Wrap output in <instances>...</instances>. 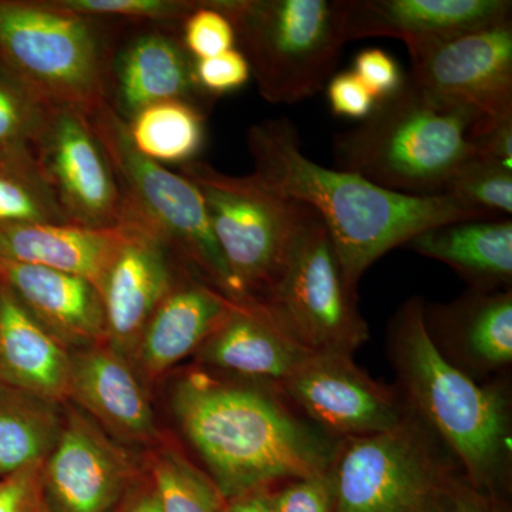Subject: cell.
<instances>
[{
  "mask_svg": "<svg viewBox=\"0 0 512 512\" xmlns=\"http://www.w3.org/2000/svg\"><path fill=\"white\" fill-rule=\"evenodd\" d=\"M254 177L266 190L299 202L328 229L346 284L357 293L360 278L377 259L439 225L494 220L450 197H412L370 183L360 175L332 170L303 154L298 130L288 119L256 123L247 133Z\"/></svg>",
  "mask_w": 512,
  "mask_h": 512,
  "instance_id": "6da1fadb",
  "label": "cell"
},
{
  "mask_svg": "<svg viewBox=\"0 0 512 512\" xmlns=\"http://www.w3.org/2000/svg\"><path fill=\"white\" fill-rule=\"evenodd\" d=\"M171 409L228 501L278 481L328 473L338 444L264 384L191 372L175 383Z\"/></svg>",
  "mask_w": 512,
  "mask_h": 512,
  "instance_id": "7a4b0ae2",
  "label": "cell"
},
{
  "mask_svg": "<svg viewBox=\"0 0 512 512\" xmlns=\"http://www.w3.org/2000/svg\"><path fill=\"white\" fill-rule=\"evenodd\" d=\"M424 303L404 302L390 326L392 363L406 403L457 458L468 483L503 498L511 451L507 393L478 384L450 360L430 335Z\"/></svg>",
  "mask_w": 512,
  "mask_h": 512,
  "instance_id": "3957f363",
  "label": "cell"
},
{
  "mask_svg": "<svg viewBox=\"0 0 512 512\" xmlns=\"http://www.w3.org/2000/svg\"><path fill=\"white\" fill-rule=\"evenodd\" d=\"M478 111L421 89L409 76L377 101L359 126L335 137L339 170L412 197H437L451 175L476 156Z\"/></svg>",
  "mask_w": 512,
  "mask_h": 512,
  "instance_id": "277c9868",
  "label": "cell"
},
{
  "mask_svg": "<svg viewBox=\"0 0 512 512\" xmlns=\"http://www.w3.org/2000/svg\"><path fill=\"white\" fill-rule=\"evenodd\" d=\"M87 114L123 197L121 224L160 241L192 274L238 305H254L232 275L212 232L201 192L190 180L141 156L126 124L101 103Z\"/></svg>",
  "mask_w": 512,
  "mask_h": 512,
  "instance_id": "5b68a950",
  "label": "cell"
},
{
  "mask_svg": "<svg viewBox=\"0 0 512 512\" xmlns=\"http://www.w3.org/2000/svg\"><path fill=\"white\" fill-rule=\"evenodd\" d=\"M121 25L70 12L55 0H0V60L50 106L89 113L104 103Z\"/></svg>",
  "mask_w": 512,
  "mask_h": 512,
  "instance_id": "8992f818",
  "label": "cell"
},
{
  "mask_svg": "<svg viewBox=\"0 0 512 512\" xmlns=\"http://www.w3.org/2000/svg\"><path fill=\"white\" fill-rule=\"evenodd\" d=\"M237 36L259 93L274 104L315 96L338 66L342 0H211Z\"/></svg>",
  "mask_w": 512,
  "mask_h": 512,
  "instance_id": "52a82bcc",
  "label": "cell"
},
{
  "mask_svg": "<svg viewBox=\"0 0 512 512\" xmlns=\"http://www.w3.org/2000/svg\"><path fill=\"white\" fill-rule=\"evenodd\" d=\"M413 410L392 430L343 439L329 467L335 512H430L458 476Z\"/></svg>",
  "mask_w": 512,
  "mask_h": 512,
  "instance_id": "ba28073f",
  "label": "cell"
},
{
  "mask_svg": "<svg viewBox=\"0 0 512 512\" xmlns=\"http://www.w3.org/2000/svg\"><path fill=\"white\" fill-rule=\"evenodd\" d=\"M178 173L201 192L218 247L242 291L261 303L309 208L266 190L252 174L234 177L197 160L178 167Z\"/></svg>",
  "mask_w": 512,
  "mask_h": 512,
  "instance_id": "9c48e42d",
  "label": "cell"
},
{
  "mask_svg": "<svg viewBox=\"0 0 512 512\" xmlns=\"http://www.w3.org/2000/svg\"><path fill=\"white\" fill-rule=\"evenodd\" d=\"M259 305L312 353L352 356L369 339L323 221L309 208L281 274Z\"/></svg>",
  "mask_w": 512,
  "mask_h": 512,
  "instance_id": "30bf717a",
  "label": "cell"
},
{
  "mask_svg": "<svg viewBox=\"0 0 512 512\" xmlns=\"http://www.w3.org/2000/svg\"><path fill=\"white\" fill-rule=\"evenodd\" d=\"M146 476L143 457L114 440L73 403L43 463V497L52 512H117Z\"/></svg>",
  "mask_w": 512,
  "mask_h": 512,
  "instance_id": "8fae6325",
  "label": "cell"
},
{
  "mask_svg": "<svg viewBox=\"0 0 512 512\" xmlns=\"http://www.w3.org/2000/svg\"><path fill=\"white\" fill-rule=\"evenodd\" d=\"M37 165L67 222L89 228L120 227L119 183L86 113L50 106L37 146Z\"/></svg>",
  "mask_w": 512,
  "mask_h": 512,
  "instance_id": "7c38bea8",
  "label": "cell"
},
{
  "mask_svg": "<svg viewBox=\"0 0 512 512\" xmlns=\"http://www.w3.org/2000/svg\"><path fill=\"white\" fill-rule=\"evenodd\" d=\"M326 436L340 439L392 430L410 413L409 404L377 383L352 356L311 353L279 387Z\"/></svg>",
  "mask_w": 512,
  "mask_h": 512,
  "instance_id": "4fadbf2b",
  "label": "cell"
},
{
  "mask_svg": "<svg viewBox=\"0 0 512 512\" xmlns=\"http://www.w3.org/2000/svg\"><path fill=\"white\" fill-rule=\"evenodd\" d=\"M168 100L187 101L204 113L211 109L212 100L195 83L181 25H121L107 64L104 103L127 123L138 111Z\"/></svg>",
  "mask_w": 512,
  "mask_h": 512,
  "instance_id": "5bb4252c",
  "label": "cell"
},
{
  "mask_svg": "<svg viewBox=\"0 0 512 512\" xmlns=\"http://www.w3.org/2000/svg\"><path fill=\"white\" fill-rule=\"evenodd\" d=\"M410 59L409 77L426 92L487 119L512 117V19L453 37Z\"/></svg>",
  "mask_w": 512,
  "mask_h": 512,
  "instance_id": "9a60e30c",
  "label": "cell"
},
{
  "mask_svg": "<svg viewBox=\"0 0 512 512\" xmlns=\"http://www.w3.org/2000/svg\"><path fill=\"white\" fill-rule=\"evenodd\" d=\"M510 0H342L345 42L402 40L413 56L464 33L511 19Z\"/></svg>",
  "mask_w": 512,
  "mask_h": 512,
  "instance_id": "2e32d148",
  "label": "cell"
},
{
  "mask_svg": "<svg viewBox=\"0 0 512 512\" xmlns=\"http://www.w3.org/2000/svg\"><path fill=\"white\" fill-rule=\"evenodd\" d=\"M69 402L124 446L150 448L163 439L136 369L107 342L73 350Z\"/></svg>",
  "mask_w": 512,
  "mask_h": 512,
  "instance_id": "e0dca14e",
  "label": "cell"
},
{
  "mask_svg": "<svg viewBox=\"0 0 512 512\" xmlns=\"http://www.w3.org/2000/svg\"><path fill=\"white\" fill-rule=\"evenodd\" d=\"M121 225L128 228V237L111 265L101 298L106 316V342L133 362L151 316L178 276L190 269L156 238L131 225Z\"/></svg>",
  "mask_w": 512,
  "mask_h": 512,
  "instance_id": "ac0fdd59",
  "label": "cell"
},
{
  "mask_svg": "<svg viewBox=\"0 0 512 512\" xmlns=\"http://www.w3.org/2000/svg\"><path fill=\"white\" fill-rule=\"evenodd\" d=\"M237 305L192 272L184 271L141 335L131 362L138 376L153 382L197 353Z\"/></svg>",
  "mask_w": 512,
  "mask_h": 512,
  "instance_id": "d6986e66",
  "label": "cell"
},
{
  "mask_svg": "<svg viewBox=\"0 0 512 512\" xmlns=\"http://www.w3.org/2000/svg\"><path fill=\"white\" fill-rule=\"evenodd\" d=\"M0 279L70 352L106 342L103 298L86 279L2 259Z\"/></svg>",
  "mask_w": 512,
  "mask_h": 512,
  "instance_id": "ffe728a7",
  "label": "cell"
},
{
  "mask_svg": "<svg viewBox=\"0 0 512 512\" xmlns=\"http://www.w3.org/2000/svg\"><path fill=\"white\" fill-rule=\"evenodd\" d=\"M197 353L201 365L279 390L312 352L255 303L235 306Z\"/></svg>",
  "mask_w": 512,
  "mask_h": 512,
  "instance_id": "44dd1931",
  "label": "cell"
},
{
  "mask_svg": "<svg viewBox=\"0 0 512 512\" xmlns=\"http://www.w3.org/2000/svg\"><path fill=\"white\" fill-rule=\"evenodd\" d=\"M127 237L126 225L116 228H89L70 222L0 225V259L80 276L101 293Z\"/></svg>",
  "mask_w": 512,
  "mask_h": 512,
  "instance_id": "7402d4cb",
  "label": "cell"
},
{
  "mask_svg": "<svg viewBox=\"0 0 512 512\" xmlns=\"http://www.w3.org/2000/svg\"><path fill=\"white\" fill-rule=\"evenodd\" d=\"M72 352L43 328L0 279V384L69 402Z\"/></svg>",
  "mask_w": 512,
  "mask_h": 512,
  "instance_id": "603a6c76",
  "label": "cell"
},
{
  "mask_svg": "<svg viewBox=\"0 0 512 512\" xmlns=\"http://www.w3.org/2000/svg\"><path fill=\"white\" fill-rule=\"evenodd\" d=\"M424 318L431 335L458 348L477 372L504 369L512 362V292L470 291L448 305L427 306Z\"/></svg>",
  "mask_w": 512,
  "mask_h": 512,
  "instance_id": "cb8c5ba5",
  "label": "cell"
},
{
  "mask_svg": "<svg viewBox=\"0 0 512 512\" xmlns=\"http://www.w3.org/2000/svg\"><path fill=\"white\" fill-rule=\"evenodd\" d=\"M404 247L450 266L471 291L510 289L512 281L511 220L450 222L420 232Z\"/></svg>",
  "mask_w": 512,
  "mask_h": 512,
  "instance_id": "d4e9b609",
  "label": "cell"
},
{
  "mask_svg": "<svg viewBox=\"0 0 512 512\" xmlns=\"http://www.w3.org/2000/svg\"><path fill=\"white\" fill-rule=\"evenodd\" d=\"M63 427V404L0 384V478L45 463Z\"/></svg>",
  "mask_w": 512,
  "mask_h": 512,
  "instance_id": "484cf974",
  "label": "cell"
},
{
  "mask_svg": "<svg viewBox=\"0 0 512 512\" xmlns=\"http://www.w3.org/2000/svg\"><path fill=\"white\" fill-rule=\"evenodd\" d=\"M207 113L187 101L168 100L151 104L127 121L131 146L141 156L163 165L191 163L205 140Z\"/></svg>",
  "mask_w": 512,
  "mask_h": 512,
  "instance_id": "4316f807",
  "label": "cell"
},
{
  "mask_svg": "<svg viewBox=\"0 0 512 512\" xmlns=\"http://www.w3.org/2000/svg\"><path fill=\"white\" fill-rule=\"evenodd\" d=\"M143 463L161 512H227L228 500L214 480L170 441L148 448Z\"/></svg>",
  "mask_w": 512,
  "mask_h": 512,
  "instance_id": "83f0119b",
  "label": "cell"
},
{
  "mask_svg": "<svg viewBox=\"0 0 512 512\" xmlns=\"http://www.w3.org/2000/svg\"><path fill=\"white\" fill-rule=\"evenodd\" d=\"M47 104L0 60V165L37 171V146Z\"/></svg>",
  "mask_w": 512,
  "mask_h": 512,
  "instance_id": "f1b7e54d",
  "label": "cell"
},
{
  "mask_svg": "<svg viewBox=\"0 0 512 512\" xmlns=\"http://www.w3.org/2000/svg\"><path fill=\"white\" fill-rule=\"evenodd\" d=\"M36 222L67 220L42 174L0 165V225Z\"/></svg>",
  "mask_w": 512,
  "mask_h": 512,
  "instance_id": "f546056e",
  "label": "cell"
},
{
  "mask_svg": "<svg viewBox=\"0 0 512 512\" xmlns=\"http://www.w3.org/2000/svg\"><path fill=\"white\" fill-rule=\"evenodd\" d=\"M443 195L488 212L510 215L512 212V170L488 158L473 156L457 168Z\"/></svg>",
  "mask_w": 512,
  "mask_h": 512,
  "instance_id": "4dcf8cb0",
  "label": "cell"
},
{
  "mask_svg": "<svg viewBox=\"0 0 512 512\" xmlns=\"http://www.w3.org/2000/svg\"><path fill=\"white\" fill-rule=\"evenodd\" d=\"M60 8L107 22L181 25L200 0H55Z\"/></svg>",
  "mask_w": 512,
  "mask_h": 512,
  "instance_id": "1f68e13d",
  "label": "cell"
},
{
  "mask_svg": "<svg viewBox=\"0 0 512 512\" xmlns=\"http://www.w3.org/2000/svg\"><path fill=\"white\" fill-rule=\"evenodd\" d=\"M181 39L194 60L210 59L237 47L231 20L214 8L211 0H200L198 8L184 19Z\"/></svg>",
  "mask_w": 512,
  "mask_h": 512,
  "instance_id": "d6a6232c",
  "label": "cell"
},
{
  "mask_svg": "<svg viewBox=\"0 0 512 512\" xmlns=\"http://www.w3.org/2000/svg\"><path fill=\"white\" fill-rule=\"evenodd\" d=\"M194 79L205 96L217 99L244 87L251 79V67L235 47L210 59L194 60Z\"/></svg>",
  "mask_w": 512,
  "mask_h": 512,
  "instance_id": "836d02e7",
  "label": "cell"
},
{
  "mask_svg": "<svg viewBox=\"0 0 512 512\" xmlns=\"http://www.w3.org/2000/svg\"><path fill=\"white\" fill-rule=\"evenodd\" d=\"M274 512H335L329 471L320 476L289 480L272 490Z\"/></svg>",
  "mask_w": 512,
  "mask_h": 512,
  "instance_id": "e575fe53",
  "label": "cell"
},
{
  "mask_svg": "<svg viewBox=\"0 0 512 512\" xmlns=\"http://www.w3.org/2000/svg\"><path fill=\"white\" fill-rule=\"evenodd\" d=\"M352 72L365 84L376 103L392 96L404 82L402 70L396 60L377 47L362 50L355 57Z\"/></svg>",
  "mask_w": 512,
  "mask_h": 512,
  "instance_id": "d590c367",
  "label": "cell"
},
{
  "mask_svg": "<svg viewBox=\"0 0 512 512\" xmlns=\"http://www.w3.org/2000/svg\"><path fill=\"white\" fill-rule=\"evenodd\" d=\"M43 498V463L0 478V512H35Z\"/></svg>",
  "mask_w": 512,
  "mask_h": 512,
  "instance_id": "8d00e7d4",
  "label": "cell"
},
{
  "mask_svg": "<svg viewBox=\"0 0 512 512\" xmlns=\"http://www.w3.org/2000/svg\"><path fill=\"white\" fill-rule=\"evenodd\" d=\"M328 100L333 114L348 119L365 120L376 106L372 94L353 72H342L330 79Z\"/></svg>",
  "mask_w": 512,
  "mask_h": 512,
  "instance_id": "74e56055",
  "label": "cell"
},
{
  "mask_svg": "<svg viewBox=\"0 0 512 512\" xmlns=\"http://www.w3.org/2000/svg\"><path fill=\"white\" fill-rule=\"evenodd\" d=\"M430 512H508V510L503 498L481 493L468 483L466 477L461 476Z\"/></svg>",
  "mask_w": 512,
  "mask_h": 512,
  "instance_id": "f35d334b",
  "label": "cell"
},
{
  "mask_svg": "<svg viewBox=\"0 0 512 512\" xmlns=\"http://www.w3.org/2000/svg\"><path fill=\"white\" fill-rule=\"evenodd\" d=\"M117 512H161L156 490L147 473Z\"/></svg>",
  "mask_w": 512,
  "mask_h": 512,
  "instance_id": "ab89813d",
  "label": "cell"
},
{
  "mask_svg": "<svg viewBox=\"0 0 512 512\" xmlns=\"http://www.w3.org/2000/svg\"><path fill=\"white\" fill-rule=\"evenodd\" d=\"M227 512H274L271 487L258 488L228 501Z\"/></svg>",
  "mask_w": 512,
  "mask_h": 512,
  "instance_id": "60d3db41",
  "label": "cell"
},
{
  "mask_svg": "<svg viewBox=\"0 0 512 512\" xmlns=\"http://www.w3.org/2000/svg\"><path fill=\"white\" fill-rule=\"evenodd\" d=\"M35 512H52L49 510V507H47L45 498H43L42 503H40L39 507H37V510Z\"/></svg>",
  "mask_w": 512,
  "mask_h": 512,
  "instance_id": "b9f144b4",
  "label": "cell"
}]
</instances>
